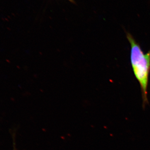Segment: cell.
<instances>
[{
    "label": "cell",
    "instance_id": "1",
    "mask_svg": "<svg viewBox=\"0 0 150 150\" xmlns=\"http://www.w3.org/2000/svg\"><path fill=\"white\" fill-rule=\"evenodd\" d=\"M131 45V62L134 76L138 81L142 91L143 108L149 104L148 87L150 72V50L144 54L131 33H126Z\"/></svg>",
    "mask_w": 150,
    "mask_h": 150
},
{
    "label": "cell",
    "instance_id": "2",
    "mask_svg": "<svg viewBox=\"0 0 150 150\" xmlns=\"http://www.w3.org/2000/svg\"><path fill=\"white\" fill-rule=\"evenodd\" d=\"M68 1H69L70 2H71V3H73V4H75V2L74 0H68Z\"/></svg>",
    "mask_w": 150,
    "mask_h": 150
},
{
    "label": "cell",
    "instance_id": "3",
    "mask_svg": "<svg viewBox=\"0 0 150 150\" xmlns=\"http://www.w3.org/2000/svg\"><path fill=\"white\" fill-rule=\"evenodd\" d=\"M15 146V143H14V150H16V149Z\"/></svg>",
    "mask_w": 150,
    "mask_h": 150
}]
</instances>
